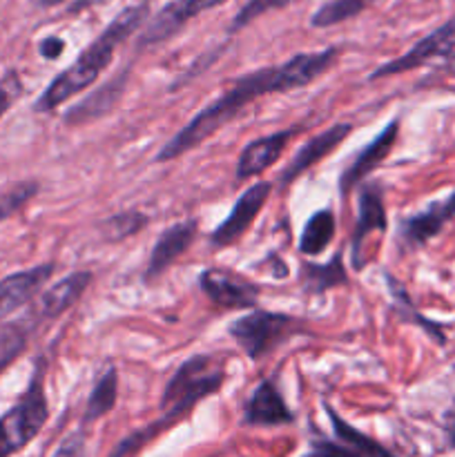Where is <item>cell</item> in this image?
<instances>
[{
    "label": "cell",
    "instance_id": "cell-1",
    "mask_svg": "<svg viewBox=\"0 0 455 457\" xmlns=\"http://www.w3.org/2000/svg\"><path fill=\"white\" fill-rule=\"evenodd\" d=\"M339 56V49L328 47L324 52H308L297 54V56L288 58L281 65L259 67V70L250 71V74L239 76L232 83L230 89L221 94L217 101L208 103L203 110L196 116H192L168 143L159 150L156 161L165 163V161L178 159L186 152L199 147L205 138L217 134L223 125L235 120L245 107L257 98L268 96V94L279 92H293V89L306 87L312 80L319 79L321 74L330 70Z\"/></svg>",
    "mask_w": 455,
    "mask_h": 457
},
{
    "label": "cell",
    "instance_id": "cell-2",
    "mask_svg": "<svg viewBox=\"0 0 455 457\" xmlns=\"http://www.w3.org/2000/svg\"><path fill=\"white\" fill-rule=\"evenodd\" d=\"M147 16H150V0H138V3L125 7L119 16L112 18L110 25L79 54V58L43 89L34 112L47 114L92 87L98 76L110 67L116 47L145 25Z\"/></svg>",
    "mask_w": 455,
    "mask_h": 457
},
{
    "label": "cell",
    "instance_id": "cell-3",
    "mask_svg": "<svg viewBox=\"0 0 455 457\" xmlns=\"http://www.w3.org/2000/svg\"><path fill=\"white\" fill-rule=\"evenodd\" d=\"M223 382H226V373H223L221 364L210 355H194L183 361L163 388L161 418L154 422L156 431L161 433L174 427L178 420L192 413L199 402L219 393Z\"/></svg>",
    "mask_w": 455,
    "mask_h": 457
},
{
    "label": "cell",
    "instance_id": "cell-4",
    "mask_svg": "<svg viewBox=\"0 0 455 457\" xmlns=\"http://www.w3.org/2000/svg\"><path fill=\"white\" fill-rule=\"evenodd\" d=\"M49 418L45 393V360L36 361L25 393L0 415V457H12L38 437Z\"/></svg>",
    "mask_w": 455,
    "mask_h": 457
},
{
    "label": "cell",
    "instance_id": "cell-5",
    "mask_svg": "<svg viewBox=\"0 0 455 457\" xmlns=\"http://www.w3.org/2000/svg\"><path fill=\"white\" fill-rule=\"evenodd\" d=\"M297 328L299 321L294 317L284 315V312L254 311L232 321L228 326V333L250 360L257 361L270 351H275Z\"/></svg>",
    "mask_w": 455,
    "mask_h": 457
},
{
    "label": "cell",
    "instance_id": "cell-6",
    "mask_svg": "<svg viewBox=\"0 0 455 457\" xmlns=\"http://www.w3.org/2000/svg\"><path fill=\"white\" fill-rule=\"evenodd\" d=\"M433 58H449V61H455V16L451 21H446L442 27H437V29H433L428 36H424L422 40H418L406 54L379 65L368 76V80H379L386 79V76L418 70L419 65L431 62Z\"/></svg>",
    "mask_w": 455,
    "mask_h": 457
},
{
    "label": "cell",
    "instance_id": "cell-7",
    "mask_svg": "<svg viewBox=\"0 0 455 457\" xmlns=\"http://www.w3.org/2000/svg\"><path fill=\"white\" fill-rule=\"evenodd\" d=\"M226 0H170L168 4H163L159 13L154 18H150L145 27H143L141 36L136 40V47L147 49L154 47V45L165 43V40L172 38L174 34L183 29L192 18L201 16L203 12L219 7Z\"/></svg>",
    "mask_w": 455,
    "mask_h": 457
},
{
    "label": "cell",
    "instance_id": "cell-8",
    "mask_svg": "<svg viewBox=\"0 0 455 457\" xmlns=\"http://www.w3.org/2000/svg\"><path fill=\"white\" fill-rule=\"evenodd\" d=\"M270 192L272 186L268 181H259L254 183V186H250L245 192H241V196L235 201V205H232L230 214H228V217L219 223L217 230L210 235L212 248H228V245L236 244V241L250 230V226L254 223L257 214L261 212V208L266 205Z\"/></svg>",
    "mask_w": 455,
    "mask_h": 457
},
{
    "label": "cell",
    "instance_id": "cell-9",
    "mask_svg": "<svg viewBox=\"0 0 455 457\" xmlns=\"http://www.w3.org/2000/svg\"><path fill=\"white\" fill-rule=\"evenodd\" d=\"M199 288L203 290V295L210 302H214L221 308H228V311L252 308L257 303L259 295H261L257 284L241 279L235 272L217 270V268L201 272Z\"/></svg>",
    "mask_w": 455,
    "mask_h": 457
},
{
    "label": "cell",
    "instance_id": "cell-10",
    "mask_svg": "<svg viewBox=\"0 0 455 457\" xmlns=\"http://www.w3.org/2000/svg\"><path fill=\"white\" fill-rule=\"evenodd\" d=\"M455 219V190L440 201H433L418 214L401 219L400 239L406 248L415 250L426 245L433 237L442 232V228Z\"/></svg>",
    "mask_w": 455,
    "mask_h": 457
},
{
    "label": "cell",
    "instance_id": "cell-11",
    "mask_svg": "<svg viewBox=\"0 0 455 457\" xmlns=\"http://www.w3.org/2000/svg\"><path fill=\"white\" fill-rule=\"evenodd\" d=\"M54 270H56L54 263H40V266L3 277L0 279V321L21 311L25 303H29L43 290V286L52 279Z\"/></svg>",
    "mask_w": 455,
    "mask_h": 457
},
{
    "label": "cell",
    "instance_id": "cell-12",
    "mask_svg": "<svg viewBox=\"0 0 455 457\" xmlns=\"http://www.w3.org/2000/svg\"><path fill=\"white\" fill-rule=\"evenodd\" d=\"M397 134H400V120H391L360 154L355 156L351 165L342 172V179H339V192L343 196H348L352 192V187L360 186L366 177H370V172L379 168L384 163L388 154H391L393 145L397 141Z\"/></svg>",
    "mask_w": 455,
    "mask_h": 457
},
{
    "label": "cell",
    "instance_id": "cell-13",
    "mask_svg": "<svg viewBox=\"0 0 455 457\" xmlns=\"http://www.w3.org/2000/svg\"><path fill=\"white\" fill-rule=\"evenodd\" d=\"M386 228L388 221L382 190H379L377 186H364L360 190V196H357V223L351 237V253L355 270H361V268H364L361 250H364L366 237H370V232H384Z\"/></svg>",
    "mask_w": 455,
    "mask_h": 457
},
{
    "label": "cell",
    "instance_id": "cell-14",
    "mask_svg": "<svg viewBox=\"0 0 455 457\" xmlns=\"http://www.w3.org/2000/svg\"><path fill=\"white\" fill-rule=\"evenodd\" d=\"M196 230H199V223L196 221H181L165 228V230L161 232L159 239H156L154 248H152L150 259H147L145 275H143L145 281H154L156 277L163 275L177 259H181L183 254L187 253V248L192 245V241L196 239Z\"/></svg>",
    "mask_w": 455,
    "mask_h": 457
},
{
    "label": "cell",
    "instance_id": "cell-15",
    "mask_svg": "<svg viewBox=\"0 0 455 457\" xmlns=\"http://www.w3.org/2000/svg\"><path fill=\"white\" fill-rule=\"evenodd\" d=\"M351 132H352L351 123H335L333 128L324 129L321 134L312 137L310 141L303 143V145L294 152V156L290 159V163L285 165L284 172H281V179H279L281 186L284 187L290 186L294 179H299V174H303L306 170H310L312 165L319 163V161L324 159V156H328L335 147L342 145V141Z\"/></svg>",
    "mask_w": 455,
    "mask_h": 457
},
{
    "label": "cell",
    "instance_id": "cell-16",
    "mask_svg": "<svg viewBox=\"0 0 455 457\" xmlns=\"http://www.w3.org/2000/svg\"><path fill=\"white\" fill-rule=\"evenodd\" d=\"M293 420L288 404L270 379H263L254 386L244 409V422L248 427H281V424H290Z\"/></svg>",
    "mask_w": 455,
    "mask_h": 457
},
{
    "label": "cell",
    "instance_id": "cell-17",
    "mask_svg": "<svg viewBox=\"0 0 455 457\" xmlns=\"http://www.w3.org/2000/svg\"><path fill=\"white\" fill-rule=\"evenodd\" d=\"M92 272L87 270H76L70 272L67 277L58 279L56 284L45 288L38 297V306H36V317L38 320H56L62 312L70 311L85 290L92 284Z\"/></svg>",
    "mask_w": 455,
    "mask_h": 457
},
{
    "label": "cell",
    "instance_id": "cell-18",
    "mask_svg": "<svg viewBox=\"0 0 455 457\" xmlns=\"http://www.w3.org/2000/svg\"><path fill=\"white\" fill-rule=\"evenodd\" d=\"M294 132H297L294 128L281 129V132L268 134V137L254 138L252 143H248L236 163V179L257 177V174L270 170L281 159V152L285 150Z\"/></svg>",
    "mask_w": 455,
    "mask_h": 457
},
{
    "label": "cell",
    "instance_id": "cell-19",
    "mask_svg": "<svg viewBox=\"0 0 455 457\" xmlns=\"http://www.w3.org/2000/svg\"><path fill=\"white\" fill-rule=\"evenodd\" d=\"M125 79H128V71H125L123 76L112 79L110 83H105L101 89H96V92L89 94L85 101H80L79 105L71 107L70 114H65V120H70V123H85V120H94L101 114H105V112H110L112 105L116 103V98L123 92Z\"/></svg>",
    "mask_w": 455,
    "mask_h": 457
},
{
    "label": "cell",
    "instance_id": "cell-20",
    "mask_svg": "<svg viewBox=\"0 0 455 457\" xmlns=\"http://www.w3.org/2000/svg\"><path fill=\"white\" fill-rule=\"evenodd\" d=\"M116 400H119V375L114 369H107L89 393L83 413V427H89L96 420L105 418L116 406Z\"/></svg>",
    "mask_w": 455,
    "mask_h": 457
},
{
    "label": "cell",
    "instance_id": "cell-21",
    "mask_svg": "<svg viewBox=\"0 0 455 457\" xmlns=\"http://www.w3.org/2000/svg\"><path fill=\"white\" fill-rule=\"evenodd\" d=\"M335 228H337L335 214L328 208L312 214L306 226H303L302 237H299V253L306 254V257H315V254L324 253L330 241H333Z\"/></svg>",
    "mask_w": 455,
    "mask_h": 457
},
{
    "label": "cell",
    "instance_id": "cell-22",
    "mask_svg": "<svg viewBox=\"0 0 455 457\" xmlns=\"http://www.w3.org/2000/svg\"><path fill=\"white\" fill-rule=\"evenodd\" d=\"M326 413H328V420L330 424H333V431L335 436H337V440L342 442V445H346L348 449L357 451L361 457H395L391 451L384 449L379 442L370 440L368 436H364V433L357 431L355 427H351V424H348L342 415L335 413L330 406H326Z\"/></svg>",
    "mask_w": 455,
    "mask_h": 457
},
{
    "label": "cell",
    "instance_id": "cell-23",
    "mask_svg": "<svg viewBox=\"0 0 455 457\" xmlns=\"http://www.w3.org/2000/svg\"><path fill=\"white\" fill-rule=\"evenodd\" d=\"M348 281L346 268L342 263V253L335 254L328 263L319 266V263H306L303 266V288L308 293L321 295L328 288L342 286Z\"/></svg>",
    "mask_w": 455,
    "mask_h": 457
},
{
    "label": "cell",
    "instance_id": "cell-24",
    "mask_svg": "<svg viewBox=\"0 0 455 457\" xmlns=\"http://www.w3.org/2000/svg\"><path fill=\"white\" fill-rule=\"evenodd\" d=\"M373 3H377V0H328V3H324L315 13H312L310 25L319 27V29L342 25V22L360 16V13L364 12V9H368Z\"/></svg>",
    "mask_w": 455,
    "mask_h": 457
},
{
    "label": "cell",
    "instance_id": "cell-25",
    "mask_svg": "<svg viewBox=\"0 0 455 457\" xmlns=\"http://www.w3.org/2000/svg\"><path fill=\"white\" fill-rule=\"evenodd\" d=\"M29 330L25 324H4L0 326V375L25 353Z\"/></svg>",
    "mask_w": 455,
    "mask_h": 457
},
{
    "label": "cell",
    "instance_id": "cell-26",
    "mask_svg": "<svg viewBox=\"0 0 455 457\" xmlns=\"http://www.w3.org/2000/svg\"><path fill=\"white\" fill-rule=\"evenodd\" d=\"M147 226V217L138 210H129V212H119L114 217L107 219L103 223V235H105L107 241H125L132 235L141 232L143 228Z\"/></svg>",
    "mask_w": 455,
    "mask_h": 457
},
{
    "label": "cell",
    "instance_id": "cell-27",
    "mask_svg": "<svg viewBox=\"0 0 455 457\" xmlns=\"http://www.w3.org/2000/svg\"><path fill=\"white\" fill-rule=\"evenodd\" d=\"M38 181H21L13 183V186L7 187L4 192H0V223L7 221L9 217H13L18 210L25 208V205L38 195Z\"/></svg>",
    "mask_w": 455,
    "mask_h": 457
},
{
    "label": "cell",
    "instance_id": "cell-28",
    "mask_svg": "<svg viewBox=\"0 0 455 457\" xmlns=\"http://www.w3.org/2000/svg\"><path fill=\"white\" fill-rule=\"evenodd\" d=\"M290 3H294V0H248V3H245L244 7L235 13V18H232L228 31H230V34H236V31L244 29V27H248L250 22H254L257 18L266 16V13H270V12H277V9L288 7Z\"/></svg>",
    "mask_w": 455,
    "mask_h": 457
},
{
    "label": "cell",
    "instance_id": "cell-29",
    "mask_svg": "<svg viewBox=\"0 0 455 457\" xmlns=\"http://www.w3.org/2000/svg\"><path fill=\"white\" fill-rule=\"evenodd\" d=\"M22 96V80L16 70H7L0 76V119L12 110L13 103Z\"/></svg>",
    "mask_w": 455,
    "mask_h": 457
},
{
    "label": "cell",
    "instance_id": "cell-30",
    "mask_svg": "<svg viewBox=\"0 0 455 457\" xmlns=\"http://www.w3.org/2000/svg\"><path fill=\"white\" fill-rule=\"evenodd\" d=\"M303 457H361L357 451L348 449L346 445L342 442H328V440H319L312 442L310 451H308Z\"/></svg>",
    "mask_w": 455,
    "mask_h": 457
},
{
    "label": "cell",
    "instance_id": "cell-31",
    "mask_svg": "<svg viewBox=\"0 0 455 457\" xmlns=\"http://www.w3.org/2000/svg\"><path fill=\"white\" fill-rule=\"evenodd\" d=\"M52 457H85L83 433L76 431V433H71V436H67L65 440L58 445V449L54 451Z\"/></svg>",
    "mask_w": 455,
    "mask_h": 457
},
{
    "label": "cell",
    "instance_id": "cell-32",
    "mask_svg": "<svg viewBox=\"0 0 455 457\" xmlns=\"http://www.w3.org/2000/svg\"><path fill=\"white\" fill-rule=\"evenodd\" d=\"M40 56L47 58V61H56L62 52H65V40L58 38V36H49V38H43L38 45Z\"/></svg>",
    "mask_w": 455,
    "mask_h": 457
},
{
    "label": "cell",
    "instance_id": "cell-33",
    "mask_svg": "<svg viewBox=\"0 0 455 457\" xmlns=\"http://www.w3.org/2000/svg\"><path fill=\"white\" fill-rule=\"evenodd\" d=\"M449 427H446V431H449V440H451V446H455V406L451 409L449 413Z\"/></svg>",
    "mask_w": 455,
    "mask_h": 457
},
{
    "label": "cell",
    "instance_id": "cell-34",
    "mask_svg": "<svg viewBox=\"0 0 455 457\" xmlns=\"http://www.w3.org/2000/svg\"><path fill=\"white\" fill-rule=\"evenodd\" d=\"M38 3V7H56V4L65 3V0H36Z\"/></svg>",
    "mask_w": 455,
    "mask_h": 457
},
{
    "label": "cell",
    "instance_id": "cell-35",
    "mask_svg": "<svg viewBox=\"0 0 455 457\" xmlns=\"http://www.w3.org/2000/svg\"><path fill=\"white\" fill-rule=\"evenodd\" d=\"M449 71H451V74L455 76V61H451V62H449Z\"/></svg>",
    "mask_w": 455,
    "mask_h": 457
}]
</instances>
